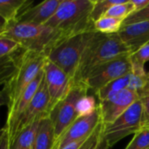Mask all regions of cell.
Here are the masks:
<instances>
[{"instance_id": "8", "label": "cell", "mask_w": 149, "mask_h": 149, "mask_svg": "<svg viewBox=\"0 0 149 149\" xmlns=\"http://www.w3.org/2000/svg\"><path fill=\"white\" fill-rule=\"evenodd\" d=\"M131 72L130 55L124 56L94 67L84 79L83 85L87 87L88 91L96 94L107 84L130 74Z\"/></svg>"}, {"instance_id": "4", "label": "cell", "mask_w": 149, "mask_h": 149, "mask_svg": "<svg viewBox=\"0 0 149 149\" xmlns=\"http://www.w3.org/2000/svg\"><path fill=\"white\" fill-rule=\"evenodd\" d=\"M43 53L22 50L17 57L16 69L2 89L7 100V111L10 110L20 96L43 70L47 61Z\"/></svg>"}, {"instance_id": "28", "label": "cell", "mask_w": 149, "mask_h": 149, "mask_svg": "<svg viewBox=\"0 0 149 149\" xmlns=\"http://www.w3.org/2000/svg\"><path fill=\"white\" fill-rule=\"evenodd\" d=\"M131 65L145 67V64L149 61V44L142 46L137 52L130 55Z\"/></svg>"}, {"instance_id": "13", "label": "cell", "mask_w": 149, "mask_h": 149, "mask_svg": "<svg viewBox=\"0 0 149 149\" xmlns=\"http://www.w3.org/2000/svg\"><path fill=\"white\" fill-rule=\"evenodd\" d=\"M44 78V70H42L40 74L35 78V79L29 85V86L25 89L23 94L20 96L19 100L16 102V104L7 111V120L4 127L7 129L9 141H11L17 131L18 124L22 117L23 113L28 107L31 103L32 98L34 97L36 92L39 89V86Z\"/></svg>"}, {"instance_id": "11", "label": "cell", "mask_w": 149, "mask_h": 149, "mask_svg": "<svg viewBox=\"0 0 149 149\" xmlns=\"http://www.w3.org/2000/svg\"><path fill=\"white\" fill-rule=\"evenodd\" d=\"M43 70L50 97V113L52 108L68 94L73 85L69 76L60 67L47 59Z\"/></svg>"}, {"instance_id": "15", "label": "cell", "mask_w": 149, "mask_h": 149, "mask_svg": "<svg viewBox=\"0 0 149 149\" xmlns=\"http://www.w3.org/2000/svg\"><path fill=\"white\" fill-rule=\"evenodd\" d=\"M61 2V0H46L34 6H30L18 16L17 21L33 24H45L54 16Z\"/></svg>"}, {"instance_id": "19", "label": "cell", "mask_w": 149, "mask_h": 149, "mask_svg": "<svg viewBox=\"0 0 149 149\" xmlns=\"http://www.w3.org/2000/svg\"><path fill=\"white\" fill-rule=\"evenodd\" d=\"M130 76H131V73L127 74L122 78H119L118 79H115V80L112 81L111 83L107 84L106 86H105L103 88H101L96 93L98 100L102 101V100L118 93L119 92H120L122 90L127 89L129 86Z\"/></svg>"}, {"instance_id": "33", "label": "cell", "mask_w": 149, "mask_h": 149, "mask_svg": "<svg viewBox=\"0 0 149 149\" xmlns=\"http://www.w3.org/2000/svg\"><path fill=\"white\" fill-rule=\"evenodd\" d=\"M131 2L134 6V9H135L134 11L143 9L149 3V0H131Z\"/></svg>"}, {"instance_id": "30", "label": "cell", "mask_w": 149, "mask_h": 149, "mask_svg": "<svg viewBox=\"0 0 149 149\" xmlns=\"http://www.w3.org/2000/svg\"><path fill=\"white\" fill-rule=\"evenodd\" d=\"M101 125L102 123L96 128V130L92 133V134L86 140V141L79 149H97L98 144H99Z\"/></svg>"}, {"instance_id": "9", "label": "cell", "mask_w": 149, "mask_h": 149, "mask_svg": "<svg viewBox=\"0 0 149 149\" xmlns=\"http://www.w3.org/2000/svg\"><path fill=\"white\" fill-rule=\"evenodd\" d=\"M138 100V93L130 89H125L99 101L97 107L102 124L106 125L113 122Z\"/></svg>"}, {"instance_id": "6", "label": "cell", "mask_w": 149, "mask_h": 149, "mask_svg": "<svg viewBox=\"0 0 149 149\" xmlns=\"http://www.w3.org/2000/svg\"><path fill=\"white\" fill-rule=\"evenodd\" d=\"M143 116V107L139 100L113 122L102 124L97 149H111L124 138L134 135L141 128Z\"/></svg>"}, {"instance_id": "10", "label": "cell", "mask_w": 149, "mask_h": 149, "mask_svg": "<svg viewBox=\"0 0 149 149\" xmlns=\"http://www.w3.org/2000/svg\"><path fill=\"white\" fill-rule=\"evenodd\" d=\"M100 124L101 117L97 107V109L92 114L77 117L64 134L55 141L54 149H62L72 142L88 139Z\"/></svg>"}, {"instance_id": "24", "label": "cell", "mask_w": 149, "mask_h": 149, "mask_svg": "<svg viewBox=\"0 0 149 149\" xmlns=\"http://www.w3.org/2000/svg\"><path fill=\"white\" fill-rule=\"evenodd\" d=\"M135 10L133 4L130 1H125L121 3L116 4L112 7H111L108 11L105 13V17H116L120 18L122 20L126 19L130 14H132Z\"/></svg>"}, {"instance_id": "2", "label": "cell", "mask_w": 149, "mask_h": 149, "mask_svg": "<svg viewBox=\"0 0 149 149\" xmlns=\"http://www.w3.org/2000/svg\"><path fill=\"white\" fill-rule=\"evenodd\" d=\"M0 36L15 40L23 50L43 53L46 56L58 42L67 38L60 31L45 24H33L17 20L8 23L0 31Z\"/></svg>"}, {"instance_id": "23", "label": "cell", "mask_w": 149, "mask_h": 149, "mask_svg": "<svg viewBox=\"0 0 149 149\" xmlns=\"http://www.w3.org/2000/svg\"><path fill=\"white\" fill-rule=\"evenodd\" d=\"M126 0H98L95 1L91 14H90V18L91 20L95 23L101 17H105V13L108 11V10L119 3H121L125 2Z\"/></svg>"}, {"instance_id": "12", "label": "cell", "mask_w": 149, "mask_h": 149, "mask_svg": "<svg viewBox=\"0 0 149 149\" xmlns=\"http://www.w3.org/2000/svg\"><path fill=\"white\" fill-rule=\"evenodd\" d=\"M49 108H50V97H49L47 86L45 80V75H44V78L39 86L38 91L36 92L31 103L29 104L28 107L26 108V110L25 111V113H23L22 117L18 121L15 135L18 134L19 130L27 127L28 125L34 122L35 120H40L45 116H47L49 114Z\"/></svg>"}, {"instance_id": "38", "label": "cell", "mask_w": 149, "mask_h": 149, "mask_svg": "<svg viewBox=\"0 0 149 149\" xmlns=\"http://www.w3.org/2000/svg\"><path fill=\"white\" fill-rule=\"evenodd\" d=\"M148 79H149V72H148Z\"/></svg>"}, {"instance_id": "39", "label": "cell", "mask_w": 149, "mask_h": 149, "mask_svg": "<svg viewBox=\"0 0 149 149\" xmlns=\"http://www.w3.org/2000/svg\"><path fill=\"white\" fill-rule=\"evenodd\" d=\"M148 44H149V43H148Z\"/></svg>"}, {"instance_id": "31", "label": "cell", "mask_w": 149, "mask_h": 149, "mask_svg": "<svg viewBox=\"0 0 149 149\" xmlns=\"http://www.w3.org/2000/svg\"><path fill=\"white\" fill-rule=\"evenodd\" d=\"M139 100L141 102L143 107V119L149 118V85L144 90L139 93Z\"/></svg>"}, {"instance_id": "7", "label": "cell", "mask_w": 149, "mask_h": 149, "mask_svg": "<svg viewBox=\"0 0 149 149\" xmlns=\"http://www.w3.org/2000/svg\"><path fill=\"white\" fill-rule=\"evenodd\" d=\"M88 92L84 85L73 86L68 94L59 101L50 111L48 116L54 126L55 141L78 117L76 108V103L81 97L88 94Z\"/></svg>"}, {"instance_id": "36", "label": "cell", "mask_w": 149, "mask_h": 149, "mask_svg": "<svg viewBox=\"0 0 149 149\" xmlns=\"http://www.w3.org/2000/svg\"><path fill=\"white\" fill-rule=\"evenodd\" d=\"M7 21L5 20V19H4L1 16H0V31L1 30H3L6 25H7Z\"/></svg>"}, {"instance_id": "5", "label": "cell", "mask_w": 149, "mask_h": 149, "mask_svg": "<svg viewBox=\"0 0 149 149\" xmlns=\"http://www.w3.org/2000/svg\"><path fill=\"white\" fill-rule=\"evenodd\" d=\"M96 31H85L61 39L47 52V60L60 67L73 80L83 51Z\"/></svg>"}, {"instance_id": "18", "label": "cell", "mask_w": 149, "mask_h": 149, "mask_svg": "<svg viewBox=\"0 0 149 149\" xmlns=\"http://www.w3.org/2000/svg\"><path fill=\"white\" fill-rule=\"evenodd\" d=\"M32 3L29 0H0V16L7 23L13 22Z\"/></svg>"}, {"instance_id": "35", "label": "cell", "mask_w": 149, "mask_h": 149, "mask_svg": "<svg viewBox=\"0 0 149 149\" xmlns=\"http://www.w3.org/2000/svg\"><path fill=\"white\" fill-rule=\"evenodd\" d=\"M3 106H6L7 107V100H6V97H5L4 93L1 90L0 91V108ZM1 130H2V128H0V132H1Z\"/></svg>"}, {"instance_id": "20", "label": "cell", "mask_w": 149, "mask_h": 149, "mask_svg": "<svg viewBox=\"0 0 149 149\" xmlns=\"http://www.w3.org/2000/svg\"><path fill=\"white\" fill-rule=\"evenodd\" d=\"M123 21L120 18L103 17L94 23V28L97 31L104 34H114L119 32Z\"/></svg>"}, {"instance_id": "37", "label": "cell", "mask_w": 149, "mask_h": 149, "mask_svg": "<svg viewBox=\"0 0 149 149\" xmlns=\"http://www.w3.org/2000/svg\"><path fill=\"white\" fill-rule=\"evenodd\" d=\"M141 127H144V128H148V129H149V118L143 119L142 124H141Z\"/></svg>"}, {"instance_id": "32", "label": "cell", "mask_w": 149, "mask_h": 149, "mask_svg": "<svg viewBox=\"0 0 149 149\" xmlns=\"http://www.w3.org/2000/svg\"><path fill=\"white\" fill-rule=\"evenodd\" d=\"M0 149H10V141L7 129L4 127L0 132Z\"/></svg>"}, {"instance_id": "3", "label": "cell", "mask_w": 149, "mask_h": 149, "mask_svg": "<svg viewBox=\"0 0 149 149\" xmlns=\"http://www.w3.org/2000/svg\"><path fill=\"white\" fill-rule=\"evenodd\" d=\"M94 0H61L54 16L45 25L60 31L67 37L96 31L90 14Z\"/></svg>"}, {"instance_id": "16", "label": "cell", "mask_w": 149, "mask_h": 149, "mask_svg": "<svg viewBox=\"0 0 149 149\" xmlns=\"http://www.w3.org/2000/svg\"><path fill=\"white\" fill-rule=\"evenodd\" d=\"M55 144L54 129L49 116L40 121L38 131L31 149H54Z\"/></svg>"}, {"instance_id": "25", "label": "cell", "mask_w": 149, "mask_h": 149, "mask_svg": "<svg viewBox=\"0 0 149 149\" xmlns=\"http://www.w3.org/2000/svg\"><path fill=\"white\" fill-rule=\"evenodd\" d=\"M22 50L20 45L15 40L7 37L0 36V58L14 56Z\"/></svg>"}, {"instance_id": "29", "label": "cell", "mask_w": 149, "mask_h": 149, "mask_svg": "<svg viewBox=\"0 0 149 149\" xmlns=\"http://www.w3.org/2000/svg\"><path fill=\"white\" fill-rule=\"evenodd\" d=\"M149 85V79L147 75H135L131 73L129 86L127 89L134 91L136 93H141Z\"/></svg>"}, {"instance_id": "34", "label": "cell", "mask_w": 149, "mask_h": 149, "mask_svg": "<svg viewBox=\"0 0 149 149\" xmlns=\"http://www.w3.org/2000/svg\"><path fill=\"white\" fill-rule=\"evenodd\" d=\"M86 140H82V141H75V142H72V143L67 145L65 148H63L62 149H79L83 146V144L86 141Z\"/></svg>"}, {"instance_id": "22", "label": "cell", "mask_w": 149, "mask_h": 149, "mask_svg": "<svg viewBox=\"0 0 149 149\" xmlns=\"http://www.w3.org/2000/svg\"><path fill=\"white\" fill-rule=\"evenodd\" d=\"M77 116H87L96 112L97 109V104L95 98L92 95H84L81 97L76 103Z\"/></svg>"}, {"instance_id": "1", "label": "cell", "mask_w": 149, "mask_h": 149, "mask_svg": "<svg viewBox=\"0 0 149 149\" xmlns=\"http://www.w3.org/2000/svg\"><path fill=\"white\" fill-rule=\"evenodd\" d=\"M131 54L117 33L104 34L96 31L83 51L72 85H83L84 79L94 67Z\"/></svg>"}, {"instance_id": "17", "label": "cell", "mask_w": 149, "mask_h": 149, "mask_svg": "<svg viewBox=\"0 0 149 149\" xmlns=\"http://www.w3.org/2000/svg\"><path fill=\"white\" fill-rule=\"evenodd\" d=\"M40 120H37L27 127L19 130L12 141H10V149L32 148Z\"/></svg>"}, {"instance_id": "27", "label": "cell", "mask_w": 149, "mask_h": 149, "mask_svg": "<svg viewBox=\"0 0 149 149\" xmlns=\"http://www.w3.org/2000/svg\"><path fill=\"white\" fill-rule=\"evenodd\" d=\"M142 22H149V3L143 9L133 11L130 14L126 19H124L122 26Z\"/></svg>"}, {"instance_id": "21", "label": "cell", "mask_w": 149, "mask_h": 149, "mask_svg": "<svg viewBox=\"0 0 149 149\" xmlns=\"http://www.w3.org/2000/svg\"><path fill=\"white\" fill-rule=\"evenodd\" d=\"M18 53L14 56L0 58V86H4L13 74L16 69L17 57Z\"/></svg>"}, {"instance_id": "14", "label": "cell", "mask_w": 149, "mask_h": 149, "mask_svg": "<svg viewBox=\"0 0 149 149\" xmlns=\"http://www.w3.org/2000/svg\"><path fill=\"white\" fill-rule=\"evenodd\" d=\"M117 34L131 53H133L149 43V22L122 26Z\"/></svg>"}, {"instance_id": "26", "label": "cell", "mask_w": 149, "mask_h": 149, "mask_svg": "<svg viewBox=\"0 0 149 149\" xmlns=\"http://www.w3.org/2000/svg\"><path fill=\"white\" fill-rule=\"evenodd\" d=\"M125 149H149V129L141 127Z\"/></svg>"}]
</instances>
